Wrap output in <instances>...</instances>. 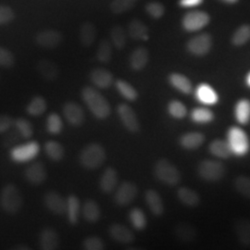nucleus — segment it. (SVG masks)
I'll list each match as a JSON object with an SVG mask.
<instances>
[{"mask_svg":"<svg viewBox=\"0 0 250 250\" xmlns=\"http://www.w3.org/2000/svg\"><path fill=\"white\" fill-rule=\"evenodd\" d=\"M108 234L114 241L123 245H130L134 241V232L123 224H111L108 228Z\"/></svg>","mask_w":250,"mask_h":250,"instance_id":"nucleus-17","label":"nucleus"},{"mask_svg":"<svg viewBox=\"0 0 250 250\" xmlns=\"http://www.w3.org/2000/svg\"><path fill=\"white\" fill-rule=\"evenodd\" d=\"M97 37V28L90 22L85 21L82 24L79 31V38L82 45L85 47H89L94 44Z\"/></svg>","mask_w":250,"mask_h":250,"instance_id":"nucleus-32","label":"nucleus"},{"mask_svg":"<svg viewBox=\"0 0 250 250\" xmlns=\"http://www.w3.org/2000/svg\"><path fill=\"white\" fill-rule=\"evenodd\" d=\"M246 83L248 84V86L250 87V72L247 75V78H246Z\"/></svg>","mask_w":250,"mask_h":250,"instance_id":"nucleus-57","label":"nucleus"},{"mask_svg":"<svg viewBox=\"0 0 250 250\" xmlns=\"http://www.w3.org/2000/svg\"><path fill=\"white\" fill-rule=\"evenodd\" d=\"M14 121L9 114H0V134H7L14 127Z\"/></svg>","mask_w":250,"mask_h":250,"instance_id":"nucleus-52","label":"nucleus"},{"mask_svg":"<svg viewBox=\"0 0 250 250\" xmlns=\"http://www.w3.org/2000/svg\"><path fill=\"white\" fill-rule=\"evenodd\" d=\"M81 97L91 113L97 119L104 121L110 116V105L107 99L97 88L84 86L81 91Z\"/></svg>","mask_w":250,"mask_h":250,"instance_id":"nucleus-1","label":"nucleus"},{"mask_svg":"<svg viewBox=\"0 0 250 250\" xmlns=\"http://www.w3.org/2000/svg\"><path fill=\"white\" fill-rule=\"evenodd\" d=\"M47 108V103L45 98L42 96H36L26 106V112L28 115L33 117H39L43 115Z\"/></svg>","mask_w":250,"mask_h":250,"instance_id":"nucleus-36","label":"nucleus"},{"mask_svg":"<svg viewBox=\"0 0 250 250\" xmlns=\"http://www.w3.org/2000/svg\"><path fill=\"white\" fill-rule=\"evenodd\" d=\"M39 152L40 145L36 141H31L12 147L9 151V158L15 163H25L36 159Z\"/></svg>","mask_w":250,"mask_h":250,"instance_id":"nucleus-7","label":"nucleus"},{"mask_svg":"<svg viewBox=\"0 0 250 250\" xmlns=\"http://www.w3.org/2000/svg\"><path fill=\"white\" fill-rule=\"evenodd\" d=\"M203 0H179V6L182 8H194L202 4Z\"/></svg>","mask_w":250,"mask_h":250,"instance_id":"nucleus-53","label":"nucleus"},{"mask_svg":"<svg viewBox=\"0 0 250 250\" xmlns=\"http://www.w3.org/2000/svg\"><path fill=\"white\" fill-rule=\"evenodd\" d=\"M208 150L211 155L219 159H229L232 155V150L227 141L221 139H216L209 144Z\"/></svg>","mask_w":250,"mask_h":250,"instance_id":"nucleus-34","label":"nucleus"},{"mask_svg":"<svg viewBox=\"0 0 250 250\" xmlns=\"http://www.w3.org/2000/svg\"><path fill=\"white\" fill-rule=\"evenodd\" d=\"M220 1L224 2L225 4H230V5H232V4L237 3L239 0H220Z\"/></svg>","mask_w":250,"mask_h":250,"instance_id":"nucleus-56","label":"nucleus"},{"mask_svg":"<svg viewBox=\"0 0 250 250\" xmlns=\"http://www.w3.org/2000/svg\"><path fill=\"white\" fill-rule=\"evenodd\" d=\"M145 200L152 214L161 217L164 213V204L161 195L154 189L146 190L145 194Z\"/></svg>","mask_w":250,"mask_h":250,"instance_id":"nucleus-23","label":"nucleus"},{"mask_svg":"<svg viewBox=\"0 0 250 250\" xmlns=\"http://www.w3.org/2000/svg\"><path fill=\"white\" fill-rule=\"evenodd\" d=\"M227 143L232 154L237 157L247 155L250 150V139L248 134L237 126H232L227 131Z\"/></svg>","mask_w":250,"mask_h":250,"instance_id":"nucleus-5","label":"nucleus"},{"mask_svg":"<svg viewBox=\"0 0 250 250\" xmlns=\"http://www.w3.org/2000/svg\"><path fill=\"white\" fill-rule=\"evenodd\" d=\"M212 46L210 35L204 33L192 37L187 43L188 52L196 57H203L208 53Z\"/></svg>","mask_w":250,"mask_h":250,"instance_id":"nucleus-10","label":"nucleus"},{"mask_svg":"<svg viewBox=\"0 0 250 250\" xmlns=\"http://www.w3.org/2000/svg\"><path fill=\"white\" fill-rule=\"evenodd\" d=\"M195 96L200 103L208 106L215 105L219 100V97L216 91L209 84L204 83H200L197 86V89L195 91Z\"/></svg>","mask_w":250,"mask_h":250,"instance_id":"nucleus-22","label":"nucleus"},{"mask_svg":"<svg viewBox=\"0 0 250 250\" xmlns=\"http://www.w3.org/2000/svg\"><path fill=\"white\" fill-rule=\"evenodd\" d=\"M233 185L237 193L250 199V177L246 175H239L234 180Z\"/></svg>","mask_w":250,"mask_h":250,"instance_id":"nucleus-47","label":"nucleus"},{"mask_svg":"<svg viewBox=\"0 0 250 250\" xmlns=\"http://www.w3.org/2000/svg\"><path fill=\"white\" fill-rule=\"evenodd\" d=\"M80 199L74 194L66 198V212L68 223L71 225H76L79 222L81 212Z\"/></svg>","mask_w":250,"mask_h":250,"instance_id":"nucleus-24","label":"nucleus"},{"mask_svg":"<svg viewBox=\"0 0 250 250\" xmlns=\"http://www.w3.org/2000/svg\"><path fill=\"white\" fill-rule=\"evenodd\" d=\"M136 3V0H112L109 9L117 15L125 13L133 9Z\"/></svg>","mask_w":250,"mask_h":250,"instance_id":"nucleus-46","label":"nucleus"},{"mask_svg":"<svg viewBox=\"0 0 250 250\" xmlns=\"http://www.w3.org/2000/svg\"><path fill=\"white\" fill-rule=\"evenodd\" d=\"M107 159V152L99 143H90L83 148L79 156L81 165L86 170H96Z\"/></svg>","mask_w":250,"mask_h":250,"instance_id":"nucleus-3","label":"nucleus"},{"mask_svg":"<svg viewBox=\"0 0 250 250\" xmlns=\"http://www.w3.org/2000/svg\"><path fill=\"white\" fill-rule=\"evenodd\" d=\"M250 40V25L243 24L238 27L232 36V44L235 46L246 45Z\"/></svg>","mask_w":250,"mask_h":250,"instance_id":"nucleus-43","label":"nucleus"},{"mask_svg":"<svg viewBox=\"0 0 250 250\" xmlns=\"http://www.w3.org/2000/svg\"><path fill=\"white\" fill-rule=\"evenodd\" d=\"M209 15L201 10H192L188 12L182 19V26L188 33L197 32L208 24Z\"/></svg>","mask_w":250,"mask_h":250,"instance_id":"nucleus-8","label":"nucleus"},{"mask_svg":"<svg viewBox=\"0 0 250 250\" xmlns=\"http://www.w3.org/2000/svg\"><path fill=\"white\" fill-rule=\"evenodd\" d=\"M112 44L109 40L107 39H103L100 43H99L96 57L97 60L99 62L103 63V64H107L110 62L111 58H112Z\"/></svg>","mask_w":250,"mask_h":250,"instance_id":"nucleus-41","label":"nucleus"},{"mask_svg":"<svg viewBox=\"0 0 250 250\" xmlns=\"http://www.w3.org/2000/svg\"><path fill=\"white\" fill-rule=\"evenodd\" d=\"M153 172L157 180L169 187L178 186L182 179L178 169L166 159H161L155 163Z\"/></svg>","mask_w":250,"mask_h":250,"instance_id":"nucleus-4","label":"nucleus"},{"mask_svg":"<svg viewBox=\"0 0 250 250\" xmlns=\"http://www.w3.org/2000/svg\"><path fill=\"white\" fill-rule=\"evenodd\" d=\"M168 80H169L170 85L173 88L178 90L179 92H181L185 95L191 94V92L193 90L191 81L189 80L188 77L184 74L177 73V72H172L169 75Z\"/></svg>","mask_w":250,"mask_h":250,"instance_id":"nucleus-28","label":"nucleus"},{"mask_svg":"<svg viewBox=\"0 0 250 250\" xmlns=\"http://www.w3.org/2000/svg\"><path fill=\"white\" fill-rule=\"evenodd\" d=\"M129 221L136 231H144L146 228L147 220L144 213L143 210L140 208H133L129 211Z\"/></svg>","mask_w":250,"mask_h":250,"instance_id":"nucleus-38","label":"nucleus"},{"mask_svg":"<svg viewBox=\"0 0 250 250\" xmlns=\"http://www.w3.org/2000/svg\"><path fill=\"white\" fill-rule=\"evenodd\" d=\"M110 42L118 49H124L127 43V35L125 29L121 25H115L110 30Z\"/></svg>","mask_w":250,"mask_h":250,"instance_id":"nucleus-39","label":"nucleus"},{"mask_svg":"<svg viewBox=\"0 0 250 250\" xmlns=\"http://www.w3.org/2000/svg\"><path fill=\"white\" fill-rule=\"evenodd\" d=\"M14 250H29L30 248H28V246L26 245H18V246H16V248H14Z\"/></svg>","mask_w":250,"mask_h":250,"instance_id":"nucleus-55","label":"nucleus"},{"mask_svg":"<svg viewBox=\"0 0 250 250\" xmlns=\"http://www.w3.org/2000/svg\"><path fill=\"white\" fill-rule=\"evenodd\" d=\"M190 117L194 123L205 125L213 121L214 113L207 107H196L192 110Z\"/></svg>","mask_w":250,"mask_h":250,"instance_id":"nucleus-40","label":"nucleus"},{"mask_svg":"<svg viewBox=\"0 0 250 250\" xmlns=\"http://www.w3.org/2000/svg\"><path fill=\"white\" fill-rule=\"evenodd\" d=\"M234 117L240 125H248L250 121V101L242 99L234 107Z\"/></svg>","mask_w":250,"mask_h":250,"instance_id":"nucleus-35","label":"nucleus"},{"mask_svg":"<svg viewBox=\"0 0 250 250\" xmlns=\"http://www.w3.org/2000/svg\"><path fill=\"white\" fill-rule=\"evenodd\" d=\"M177 197L181 203L189 208H195L200 203V197L191 188L183 187L177 190Z\"/></svg>","mask_w":250,"mask_h":250,"instance_id":"nucleus-31","label":"nucleus"},{"mask_svg":"<svg viewBox=\"0 0 250 250\" xmlns=\"http://www.w3.org/2000/svg\"><path fill=\"white\" fill-rule=\"evenodd\" d=\"M45 128L47 133L58 135L62 132L63 123L61 116L55 112H51L46 118Z\"/></svg>","mask_w":250,"mask_h":250,"instance_id":"nucleus-44","label":"nucleus"},{"mask_svg":"<svg viewBox=\"0 0 250 250\" xmlns=\"http://www.w3.org/2000/svg\"><path fill=\"white\" fill-rule=\"evenodd\" d=\"M167 110L170 116L177 120L184 119L188 114V108L186 105L179 100H171L168 104Z\"/></svg>","mask_w":250,"mask_h":250,"instance_id":"nucleus-45","label":"nucleus"},{"mask_svg":"<svg viewBox=\"0 0 250 250\" xmlns=\"http://www.w3.org/2000/svg\"><path fill=\"white\" fill-rule=\"evenodd\" d=\"M148 61H149L148 50L146 47L139 46L135 48L131 54L129 58V64L133 71L140 72L147 65Z\"/></svg>","mask_w":250,"mask_h":250,"instance_id":"nucleus-20","label":"nucleus"},{"mask_svg":"<svg viewBox=\"0 0 250 250\" xmlns=\"http://www.w3.org/2000/svg\"><path fill=\"white\" fill-rule=\"evenodd\" d=\"M45 208L54 215L63 216L66 212V199L56 191H49L44 196Z\"/></svg>","mask_w":250,"mask_h":250,"instance_id":"nucleus-15","label":"nucleus"},{"mask_svg":"<svg viewBox=\"0 0 250 250\" xmlns=\"http://www.w3.org/2000/svg\"><path fill=\"white\" fill-rule=\"evenodd\" d=\"M205 141L204 134L198 132H190L187 134H182L179 138V145L188 150L197 149L201 146Z\"/></svg>","mask_w":250,"mask_h":250,"instance_id":"nucleus-25","label":"nucleus"},{"mask_svg":"<svg viewBox=\"0 0 250 250\" xmlns=\"http://www.w3.org/2000/svg\"><path fill=\"white\" fill-rule=\"evenodd\" d=\"M15 19V13L13 9L9 6L0 5V26L6 25Z\"/></svg>","mask_w":250,"mask_h":250,"instance_id":"nucleus-51","label":"nucleus"},{"mask_svg":"<svg viewBox=\"0 0 250 250\" xmlns=\"http://www.w3.org/2000/svg\"><path fill=\"white\" fill-rule=\"evenodd\" d=\"M62 113L67 123L73 127H80L84 123L85 116L83 108L76 102H66L63 105Z\"/></svg>","mask_w":250,"mask_h":250,"instance_id":"nucleus-12","label":"nucleus"},{"mask_svg":"<svg viewBox=\"0 0 250 250\" xmlns=\"http://www.w3.org/2000/svg\"><path fill=\"white\" fill-rule=\"evenodd\" d=\"M174 235L179 241L190 243L197 237V230L194 226L187 223H179L174 227Z\"/></svg>","mask_w":250,"mask_h":250,"instance_id":"nucleus-29","label":"nucleus"},{"mask_svg":"<svg viewBox=\"0 0 250 250\" xmlns=\"http://www.w3.org/2000/svg\"><path fill=\"white\" fill-rule=\"evenodd\" d=\"M44 151L50 161L59 162L62 161L65 155V149L62 144L58 141L49 140L44 146Z\"/></svg>","mask_w":250,"mask_h":250,"instance_id":"nucleus-33","label":"nucleus"},{"mask_svg":"<svg viewBox=\"0 0 250 250\" xmlns=\"http://www.w3.org/2000/svg\"><path fill=\"white\" fill-rule=\"evenodd\" d=\"M128 35L136 41H146L148 40V28L146 24L137 19H134L128 25Z\"/></svg>","mask_w":250,"mask_h":250,"instance_id":"nucleus-27","label":"nucleus"},{"mask_svg":"<svg viewBox=\"0 0 250 250\" xmlns=\"http://www.w3.org/2000/svg\"><path fill=\"white\" fill-rule=\"evenodd\" d=\"M90 82L96 88L107 89L114 83L113 74L104 68H96L89 73Z\"/></svg>","mask_w":250,"mask_h":250,"instance_id":"nucleus-16","label":"nucleus"},{"mask_svg":"<svg viewBox=\"0 0 250 250\" xmlns=\"http://www.w3.org/2000/svg\"><path fill=\"white\" fill-rule=\"evenodd\" d=\"M24 177L27 182L33 186H41L47 178V172L45 164L41 161H36L30 164L24 170Z\"/></svg>","mask_w":250,"mask_h":250,"instance_id":"nucleus-14","label":"nucleus"},{"mask_svg":"<svg viewBox=\"0 0 250 250\" xmlns=\"http://www.w3.org/2000/svg\"><path fill=\"white\" fill-rule=\"evenodd\" d=\"M118 172L112 167H107L99 179V188L104 194H111L117 188Z\"/></svg>","mask_w":250,"mask_h":250,"instance_id":"nucleus-18","label":"nucleus"},{"mask_svg":"<svg viewBox=\"0 0 250 250\" xmlns=\"http://www.w3.org/2000/svg\"><path fill=\"white\" fill-rule=\"evenodd\" d=\"M37 71L40 76L47 82H54L58 79L60 75V69L56 63L47 60L43 59L40 60L37 64Z\"/></svg>","mask_w":250,"mask_h":250,"instance_id":"nucleus-21","label":"nucleus"},{"mask_svg":"<svg viewBox=\"0 0 250 250\" xmlns=\"http://www.w3.org/2000/svg\"><path fill=\"white\" fill-rule=\"evenodd\" d=\"M20 136V134H18V132L15 130V132H11L10 134H8L5 136V139H4V146H11L12 144L15 143L17 138ZM21 137V136H20Z\"/></svg>","mask_w":250,"mask_h":250,"instance_id":"nucleus-54","label":"nucleus"},{"mask_svg":"<svg viewBox=\"0 0 250 250\" xmlns=\"http://www.w3.org/2000/svg\"><path fill=\"white\" fill-rule=\"evenodd\" d=\"M23 205V198L19 188L13 184H7L0 192V208L7 214L18 213Z\"/></svg>","mask_w":250,"mask_h":250,"instance_id":"nucleus-2","label":"nucleus"},{"mask_svg":"<svg viewBox=\"0 0 250 250\" xmlns=\"http://www.w3.org/2000/svg\"><path fill=\"white\" fill-rule=\"evenodd\" d=\"M115 86H116V89L119 92V94L126 100L134 102L138 99V92L128 82L122 80V79H118L115 81Z\"/></svg>","mask_w":250,"mask_h":250,"instance_id":"nucleus-37","label":"nucleus"},{"mask_svg":"<svg viewBox=\"0 0 250 250\" xmlns=\"http://www.w3.org/2000/svg\"><path fill=\"white\" fill-rule=\"evenodd\" d=\"M63 41L62 34L58 30L48 29L39 32L36 36V43L45 49L58 47Z\"/></svg>","mask_w":250,"mask_h":250,"instance_id":"nucleus-13","label":"nucleus"},{"mask_svg":"<svg viewBox=\"0 0 250 250\" xmlns=\"http://www.w3.org/2000/svg\"><path fill=\"white\" fill-rule=\"evenodd\" d=\"M15 64V57L13 53L6 47L0 46V67L11 68Z\"/></svg>","mask_w":250,"mask_h":250,"instance_id":"nucleus-49","label":"nucleus"},{"mask_svg":"<svg viewBox=\"0 0 250 250\" xmlns=\"http://www.w3.org/2000/svg\"><path fill=\"white\" fill-rule=\"evenodd\" d=\"M117 114L127 131L132 134H137L140 131V123L136 113L128 104H119L117 107Z\"/></svg>","mask_w":250,"mask_h":250,"instance_id":"nucleus-9","label":"nucleus"},{"mask_svg":"<svg viewBox=\"0 0 250 250\" xmlns=\"http://www.w3.org/2000/svg\"><path fill=\"white\" fill-rule=\"evenodd\" d=\"M146 11L151 18L159 20L163 17V15L165 13V8L160 2L152 1V2L146 4Z\"/></svg>","mask_w":250,"mask_h":250,"instance_id":"nucleus-48","label":"nucleus"},{"mask_svg":"<svg viewBox=\"0 0 250 250\" xmlns=\"http://www.w3.org/2000/svg\"><path fill=\"white\" fill-rule=\"evenodd\" d=\"M83 219L89 224H97L101 216V210L97 201L87 199L81 208Z\"/></svg>","mask_w":250,"mask_h":250,"instance_id":"nucleus-26","label":"nucleus"},{"mask_svg":"<svg viewBox=\"0 0 250 250\" xmlns=\"http://www.w3.org/2000/svg\"><path fill=\"white\" fill-rule=\"evenodd\" d=\"M39 244L41 250H57L60 246V237L58 232L51 227H45L40 232Z\"/></svg>","mask_w":250,"mask_h":250,"instance_id":"nucleus-19","label":"nucleus"},{"mask_svg":"<svg viewBox=\"0 0 250 250\" xmlns=\"http://www.w3.org/2000/svg\"><path fill=\"white\" fill-rule=\"evenodd\" d=\"M83 248L86 250H103L105 244L98 236H88L83 241Z\"/></svg>","mask_w":250,"mask_h":250,"instance_id":"nucleus-50","label":"nucleus"},{"mask_svg":"<svg viewBox=\"0 0 250 250\" xmlns=\"http://www.w3.org/2000/svg\"><path fill=\"white\" fill-rule=\"evenodd\" d=\"M235 234L239 243L246 248L250 247V221L248 219H240L234 225Z\"/></svg>","mask_w":250,"mask_h":250,"instance_id":"nucleus-30","label":"nucleus"},{"mask_svg":"<svg viewBox=\"0 0 250 250\" xmlns=\"http://www.w3.org/2000/svg\"><path fill=\"white\" fill-rule=\"evenodd\" d=\"M14 128L23 139H30L34 135V126L25 118H18L14 121Z\"/></svg>","mask_w":250,"mask_h":250,"instance_id":"nucleus-42","label":"nucleus"},{"mask_svg":"<svg viewBox=\"0 0 250 250\" xmlns=\"http://www.w3.org/2000/svg\"><path fill=\"white\" fill-rule=\"evenodd\" d=\"M225 166L221 161L205 160L202 161L198 167L197 172L201 179L206 182L214 183L224 178L225 175Z\"/></svg>","mask_w":250,"mask_h":250,"instance_id":"nucleus-6","label":"nucleus"},{"mask_svg":"<svg viewBox=\"0 0 250 250\" xmlns=\"http://www.w3.org/2000/svg\"><path fill=\"white\" fill-rule=\"evenodd\" d=\"M137 194V186L133 182L125 181L117 188L114 195V202L119 207H127L134 201Z\"/></svg>","mask_w":250,"mask_h":250,"instance_id":"nucleus-11","label":"nucleus"}]
</instances>
